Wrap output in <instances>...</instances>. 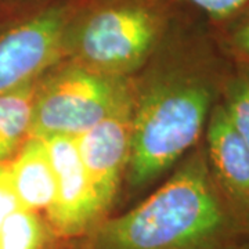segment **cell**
I'll return each mask as SVG.
<instances>
[{"mask_svg": "<svg viewBox=\"0 0 249 249\" xmlns=\"http://www.w3.org/2000/svg\"><path fill=\"white\" fill-rule=\"evenodd\" d=\"M248 232L196 151L142 204L101 224L90 249H226Z\"/></svg>", "mask_w": 249, "mask_h": 249, "instance_id": "6da1fadb", "label": "cell"}, {"mask_svg": "<svg viewBox=\"0 0 249 249\" xmlns=\"http://www.w3.org/2000/svg\"><path fill=\"white\" fill-rule=\"evenodd\" d=\"M217 82L204 73L175 78L142 100L132 122L130 181L142 186L194 147L216 106Z\"/></svg>", "mask_w": 249, "mask_h": 249, "instance_id": "7a4b0ae2", "label": "cell"}, {"mask_svg": "<svg viewBox=\"0 0 249 249\" xmlns=\"http://www.w3.org/2000/svg\"><path fill=\"white\" fill-rule=\"evenodd\" d=\"M160 0H104L73 13L70 34L85 60L104 71L134 67L157 43L166 16Z\"/></svg>", "mask_w": 249, "mask_h": 249, "instance_id": "3957f363", "label": "cell"}, {"mask_svg": "<svg viewBox=\"0 0 249 249\" xmlns=\"http://www.w3.org/2000/svg\"><path fill=\"white\" fill-rule=\"evenodd\" d=\"M124 98L103 75L72 68L57 76L35 97L29 137L79 136L91 129Z\"/></svg>", "mask_w": 249, "mask_h": 249, "instance_id": "277c9868", "label": "cell"}, {"mask_svg": "<svg viewBox=\"0 0 249 249\" xmlns=\"http://www.w3.org/2000/svg\"><path fill=\"white\" fill-rule=\"evenodd\" d=\"M75 7L54 3L28 14L0 35V96L32 82L57 58Z\"/></svg>", "mask_w": 249, "mask_h": 249, "instance_id": "5b68a950", "label": "cell"}, {"mask_svg": "<svg viewBox=\"0 0 249 249\" xmlns=\"http://www.w3.org/2000/svg\"><path fill=\"white\" fill-rule=\"evenodd\" d=\"M45 142L57 184L55 199L46 212L49 224L62 238L83 235L97 226L107 211L90 184L75 137L53 136Z\"/></svg>", "mask_w": 249, "mask_h": 249, "instance_id": "8992f818", "label": "cell"}, {"mask_svg": "<svg viewBox=\"0 0 249 249\" xmlns=\"http://www.w3.org/2000/svg\"><path fill=\"white\" fill-rule=\"evenodd\" d=\"M132 122L130 106L124 97L97 124L75 136L90 184L106 211L115 198L121 173L129 160Z\"/></svg>", "mask_w": 249, "mask_h": 249, "instance_id": "52a82bcc", "label": "cell"}, {"mask_svg": "<svg viewBox=\"0 0 249 249\" xmlns=\"http://www.w3.org/2000/svg\"><path fill=\"white\" fill-rule=\"evenodd\" d=\"M205 157L213 181L232 212L249 229V145L229 122L220 101L205 127Z\"/></svg>", "mask_w": 249, "mask_h": 249, "instance_id": "ba28073f", "label": "cell"}, {"mask_svg": "<svg viewBox=\"0 0 249 249\" xmlns=\"http://www.w3.org/2000/svg\"><path fill=\"white\" fill-rule=\"evenodd\" d=\"M11 181L22 208L47 212L57 193L55 175L45 140L29 137L10 168Z\"/></svg>", "mask_w": 249, "mask_h": 249, "instance_id": "9c48e42d", "label": "cell"}, {"mask_svg": "<svg viewBox=\"0 0 249 249\" xmlns=\"http://www.w3.org/2000/svg\"><path fill=\"white\" fill-rule=\"evenodd\" d=\"M35 97L32 82L0 96V160L9 158L29 132Z\"/></svg>", "mask_w": 249, "mask_h": 249, "instance_id": "30bf717a", "label": "cell"}, {"mask_svg": "<svg viewBox=\"0 0 249 249\" xmlns=\"http://www.w3.org/2000/svg\"><path fill=\"white\" fill-rule=\"evenodd\" d=\"M50 230L37 212L18 208L0 224V249H46Z\"/></svg>", "mask_w": 249, "mask_h": 249, "instance_id": "8fae6325", "label": "cell"}, {"mask_svg": "<svg viewBox=\"0 0 249 249\" xmlns=\"http://www.w3.org/2000/svg\"><path fill=\"white\" fill-rule=\"evenodd\" d=\"M220 101L229 122L249 145V65L242 64L223 86Z\"/></svg>", "mask_w": 249, "mask_h": 249, "instance_id": "7c38bea8", "label": "cell"}, {"mask_svg": "<svg viewBox=\"0 0 249 249\" xmlns=\"http://www.w3.org/2000/svg\"><path fill=\"white\" fill-rule=\"evenodd\" d=\"M199 11L214 28L222 27L249 9V0H172Z\"/></svg>", "mask_w": 249, "mask_h": 249, "instance_id": "4fadbf2b", "label": "cell"}, {"mask_svg": "<svg viewBox=\"0 0 249 249\" xmlns=\"http://www.w3.org/2000/svg\"><path fill=\"white\" fill-rule=\"evenodd\" d=\"M217 29L222 31L223 39L227 42L232 54L249 65V9Z\"/></svg>", "mask_w": 249, "mask_h": 249, "instance_id": "5bb4252c", "label": "cell"}, {"mask_svg": "<svg viewBox=\"0 0 249 249\" xmlns=\"http://www.w3.org/2000/svg\"><path fill=\"white\" fill-rule=\"evenodd\" d=\"M18 208L22 206L19 204L13 187L10 168L0 166V224L10 213L17 211Z\"/></svg>", "mask_w": 249, "mask_h": 249, "instance_id": "9a60e30c", "label": "cell"}, {"mask_svg": "<svg viewBox=\"0 0 249 249\" xmlns=\"http://www.w3.org/2000/svg\"><path fill=\"white\" fill-rule=\"evenodd\" d=\"M226 249H249V232L244 235V240H242L241 244H235V242H232L231 245H230V247H227Z\"/></svg>", "mask_w": 249, "mask_h": 249, "instance_id": "2e32d148", "label": "cell"}]
</instances>
